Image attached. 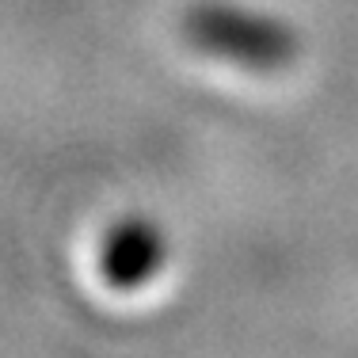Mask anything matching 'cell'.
<instances>
[{
  "label": "cell",
  "mask_w": 358,
  "mask_h": 358,
  "mask_svg": "<svg viewBox=\"0 0 358 358\" xmlns=\"http://www.w3.org/2000/svg\"><path fill=\"white\" fill-rule=\"evenodd\" d=\"M164 263V236L149 225V221H126V225L110 229L103 241L99 267L103 278L115 289H138L145 286Z\"/></svg>",
  "instance_id": "obj_1"
}]
</instances>
